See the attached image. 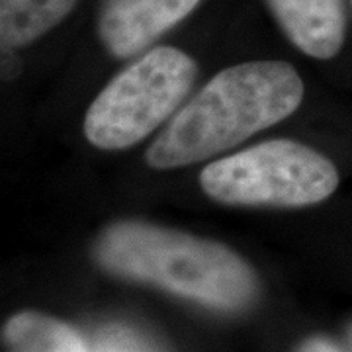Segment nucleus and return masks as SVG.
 <instances>
[{
    "mask_svg": "<svg viewBox=\"0 0 352 352\" xmlns=\"http://www.w3.org/2000/svg\"><path fill=\"white\" fill-rule=\"evenodd\" d=\"M200 0H104L98 32L113 57H131L184 20Z\"/></svg>",
    "mask_w": 352,
    "mask_h": 352,
    "instance_id": "39448f33",
    "label": "nucleus"
},
{
    "mask_svg": "<svg viewBox=\"0 0 352 352\" xmlns=\"http://www.w3.org/2000/svg\"><path fill=\"white\" fill-rule=\"evenodd\" d=\"M94 252L113 274L151 282L217 309H241L256 292L251 268L235 252L170 229L116 223L102 233Z\"/></svg>",
    "mask_w": 352,
    "mask_h": 352,
    "instance_id": "f03ea898",
    "label": "nucleus"
},
{
    "mask_svg": "<svg viewBox=\"0 0 352 352\" xmlns=\"http://www.w3.org/2000/svg\"><path fill=\"white\" fill-rule=\"evenodd\" d=\"M76 0H0V36L4 47L25 45L73 10Z\"/></svg>",
    "mask_w": 352,
    "mask_h": 352,
    "instance_id": "0eeeda50",
    "label": "nucleus"
},
{
    "mask_svg": "<svg viewBox=\"0 0 352 352\" xmlns=\"http://www.w3.org/2000/svg\"><path fill=\"white\" fill-rule=\"evenodd\" d=\"M8 352H88L78 333L57 319L20 314L4 327Z\"/></svg>",
    "mask_w": 352,
    "mask_h": 352,
    "instance_id": "6e6552de",
    "label": "nucleus"
},
{
    "mask_svg": "<svg viewBox=\"0 0 352 352\" xmlns=\"http://www.w3.org/2000/svg\"><path fill=\"white\" fill-rule=\"evenodd\" d=\"M303 82L294 67L254 61L223 69L155 139L147 163L176 168L227 151L298 110Z\"/></svg>",
    "mask_w": 352,
    "mask_h": 352,
    "instance_id": "f257e3e1",
    "label": "nucleus"
},
{
    "mask_svg": "<svg viewBox=\"0 0 352 352\" xmlns=\"http://www.w3.org/2000/svg\"><path fill=\"white\" fill-rule=\"evenodd\" d=\"M196 76V63L175 47H157L124 69L90 104L85 135L118 151L145 139L176 112Z\"/></svg>",
    "mask_w": 352,
    "mask_h": 352,
    "instance_id": "7ed1b4c3",
    "label": "nucleus"
},
{
    "mask_svg": "<svg viewBox=\"0 0 352 352\" xmlns=\"http://www.w3.org/2000/svg\"><path fill=\"white\" fill-rule=\"evenodd\" d=\"M200 184L221 204L296 208L329 198L339 175L323 155L276 139L210 163L201 170Z\"/></svg>",
    "mask_w": 352,
    "mask_h": 352,
    "instance_id": "20e7f679",
    "label": "nucleus"
},
{
    "mask_svg": "<svg viewBox=\"0 0 352 352\" xmlns=\"http://www.w3.org/2000/svg\"><path fill=\"white\" fill-rule=\"evenodd\" d=\"M94 352H151V349L126 329H110L96 340Z\"/></svg>",
    "mask_w": 352,
    "mask_h": 352,
    "instance_id": "1a4fd4ad",
    "label": "nucleus"
},
{
    "mask_svg": "<svg viewBox=\"0 0 352 352\" xmlns=\"http://www.w3.org/2000/svg\"><path fill=\"white\" fill-rule=\"evenodd\" d=\"M289 41L315 59H331L344 41L342 0H268Z\"/></svg>",
    "mask_w": 352,
    "mask_h": 352,
    "instance_id": "423d86ee",
    "label": "nucleus"
},
{
    "mask_svg": "<svg viewBox=\"0 0 352 352\" xmlns=\"http://www.w3.org/2000/svg\"><path fill=\"white\" fill-rule=\"evenodd\" d=\"M298 352H340V351L337 349V346H333L329 340L311 339V340H307V342H305Z\"/></svg>",
    "mask_w": 352,
    "mask_h": 352,
    "instance_id": "9d476101",
    "label": "nucleus"
},
{
    "mask_svg": "<svg viewBox=\"0 0 352 352\" xmlns=\"http://www.w3.org/2000/svg\"><path fill=\"white\" fill-rule=\"evenodd\" d=\"M351 4H352V0H351Z\"/></svg>",
    "mask_w": 352,
    "mask_h": 352,
    "instance_id": "9b49d317",
    "label": "nucleus"
}]
</instances>
